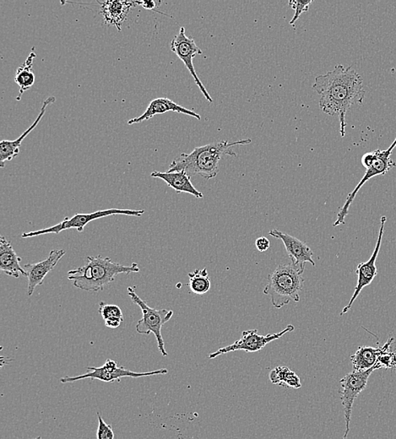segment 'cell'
Here are the masks:
<instances>
[{
  "instance_id": "d6986e66",
  "label": "cell",
  "mask_w": 396,
  "mask_h": 439,
  "mask_svg": "<svg viewBox=\"0 0 396 439\" xmlns=\"http://www.w3.org/2000/svg\"><path fill=\"white\" fill-rule=\"evenodd\" d=\"M101 5V13L107 24L115 26L119 31L127 18L128 12L132 8L139 6V2L135 1H105L100 3Z\"/></svg>"
},
{
  "instance_id": "484cf974",
  "label": "cell",
  "mask_w": 396,
  "mask_h": 439,
  "mask_svg": "<svg viewBox=\"0 0 396 439\" xmlns=\"http://www.w3.org/2000/svg\"><path fill=\"white\" fill-rule=\"evenodd\" d=\"M314 2V0H306V1H297V0H290L289 5L291 9L295 10V14L290 22V25H294L297 22V20L299 19L300 16L304 12L308 11L310 10V6L311 4Z\"/></svg>"
},
{
  "instance_id": "4fadbf2b",
  "label": "cell",
  "mask_w": 396,
  "mask_h": 439,
  "mask_svg": "<svg viewBox=\"0 0 396 439\" xmlns=\"http://www.w3.org/2000/svg\"><path fill=\"white\" fill-rule=\"evenodd\" d=\"M269 235L282 240L284 244L287 254L291 259V263L303 274L305 270L307 263H311L312 266H315V262L312 259L314 252L311 250L305 242L298 240L297 237L289 235L274 229L269 232Z\"/></svg>"
},
{
  "instance_id": "6da1fadb",
  "label": "cell",
  "mask_w": 396,
  "mask_h": 439,
  "mask_svg": "<svg viewBox=\"0 0 396 439\" xmlns=\"http://www.w3.org/2000/svg\"><path fill=\"white\" fill-rule=\"evenodd\" d=\"M312 88L320 96L321 110L339 119L341 136L344 137L348 112L365 98L366 91L361 75L352 66L336 65L326 74L318 75Z\"/></svg>"
},
{
  "instance_id": "83f0119b",
  "label": "cell",
  "mask_w": 396,
  "mask_h": 439,
  "mask_svg": "<svg viewBox=\"0 0 396 439\" xmlns=\"http://www.w3.org/2000/svg\"><path fill=\"white\" fill-rule=\"evenodd\" d=\"M256 249L260 252H265L266 250L270 249V242L268 237H260L257 238L256 241Z\"/></svg>"
},
{
  "instance_id": "f546056e",
  "label": "cell",
  "mask_w": 396,
  "mask_h": 439,
  "mask_svg": "<svg viewBox=\"0 0 396 439\" xmlns=\"http://www.w3.org/2000/svg\"><path fill=\"white\" fill-rule=\"evenodd\" d=\"M34 439H41V437H37V438H36Z\"/></svg>"
},
{
  "instance_id": "ac0fdd59",
  "label": "cell",
  "mask_w": 396,
  "mask_h": 439,
  "mask_svg": "<svg viewBox=\"0 0 396 439\" xmlns=\"http://www.w3.org/2000/svg\"><path fill=\"white\" fill-rule=\"evenodd\" d=\"M152 177L161 179L169 187L176 191L178 194L187 193L194 196L197 199L204 197L202 192L196 190L193 183H191L190 177L187 175L185 171H174V173L153 171Z\"/></svg>"
},
{
  "instance_id": "7a4b0ae2",
  "label": "cell",
  "mask_w": 396,
  "mask_h": 439,
  "mask_svg": "<svg viewBox=\"0 0 396 439\" xmlns=\"http://www.w3.org/2000/svg\"><path fill=\"white\" fill-rule=\"evenodd\" d=\"M251 142V139H245L232 142H213L199 146L189 154L179 155L171 163L168 171L174 173L183 171L190 178L199 175L206 179L214 178L219 173V162L225 156L237 157V154L233 148L237 145H249Z\"/></svg>"
},
{
  "instance_id": "5bb4252c",
  "label": "cell",
  "mask_w": 396,
  "mask_h": 439,
  "mask_svg": "<svg viewBox=\"0 0 396 439\" xmlns=\"http://www.w3.org/2000/svg\"><path fill=\"white\" fill-rule=\"evenodd\" d=\"M65 254L66 251L64 249H54L49 253L48 258L44 261L36 263H27L24 266L23 268L27 273L26 277L28 279L27 295L29 296L34 294L37 287L43 285L46 277L50 271L54 269Z\"/></svg>"
},
{
  "instance_id": "3957f363",
  "label": "cell",
  "mask_w": 396,
  "mask_h": 439,
  "mask_svg": "<svg viewBox=\"0 0 396 439\" xmlns=\"http://www.w3.org/2000/svg\"><path fill=\"white\" fill-rule=\"evenodd\" d=\"M140 271L138 263L124 266L112 261L110 258H103L101 255L87 257L85 266L69 271L68 279L78 289L98 292L114 281L120 274L137 273Z\"/></svg>"
},
{
  "instance_id": "cb8c5ba5",
  "label": "cell",
  "mask_w": 396,
  "mask_h": 439,
  "mask_svg": "<svg viewBox=\"0 0 396 439\" xmlns=\"http://www.w3.org/2000/svg\"><path fill=\"white\" fill-rule=\"evenodd\" d=\"M395 339L391 337L383 345V350L379 355L376 367L378 369H396V350H391Z\"/></svg>"
},
{
  "instance_id": "ba28073f",
  "label": "cell",
  "mask_w": 396,
  "mask_h": 439,
  "mask_svg": "<svg viewBox=\"0 0 396 439\" xmlns=\"http://www.w3.org/2000/svg\"><path fill=\"white\" fill-rule=\"evenodd\" d=\"M396 148V138L391 144L389 148L386 150H376V158L374 162V164L366 169V173L361 179V181L358 183L355 189L353 190L352 193L348 195L347 200L344 206L340 209L338 214H337V219L335 223L333 224V227H337V225H343L345 223V217L348 215L349 208L351 207L354 199L361 190V188L365 185L367 182L370 181L371 178L376 177L379 175H385L388 171L391 169L396 166V163L391 160V155L393 152L394 149Z\"/></svg>"
},
{
  "instance_id": "d4e9b609",
  "label": "cell",
  "mask_w": 396,
  "mask_h": 439,
  "mask_svg": "<svg viewBox=\"0 0 396 439\" xmlns=\"http://www.w3.org/2000/svg\"><path fill=\"white\" fill-rule=\"evenodd\" d=\"M98 312L104 321L112 320H124L122 310L115 304H107L104 302L100 303Z\"/></svg>"
},
{
  "instance_id": "f1b7e54d",
  "label": "cell",
  "mask_w": 396,
  "mask_h": 439,
  "mask_svg": "<svg viewBox=\"0 0 396 439\" xmlns=\"http://www.w3.org/2000/svg\"><path fill=\"white\" fill-rule=\"evenodd\" d=\"M139 6H143L145 10L152 11L155 10L157 6L156 2L154 1H143L139 2Z\"/></svg>"
},
{
  "instance_id": "4316f807",
  "label": "cell",
  "mask_w": 396,
  "mask_h": 439,
  "mask_svg": "<svg viewBox=\"0 0 396 439\" xmlns=\"http://www.w3.org/2000/svg\"><path fill=\"white\" fill-rule=\"evenodd\" d=\"M98 428L97 433L98 439H114V433L112 426L103 421L101 414L98 413Z\"/></svg>"
},
{
  "instance_id": "ffe728a7",
  "label": "cell",
  "mask_w": 396,
  "mask_h": 439,
  "mask_svg": "<svg viewBox=\"0 0 396 439\" xmlns=\"http://www.w3.org/2000/svg\"><path fill=\"white\" fill-rule=\"evenodd\" d=\"M383 350V345L378 347L360 346L351 356L353 370L361 372L376 367L379 355Z\"/></svg>"
},
{
  "instance_id": "2e32d148",
  "label": "cell",
  "mask_w": 396,
  "mask_h": 439,
  "mask_svg": "<svg viewBox=\"0 0 396 439\" xmlns=\"http://www.w3.org/2000/svg\"><path fill=\"white\" fill-rule=\"evenodd\" d=\"M168 112H178V114L189 115L194 117V118L198 120H202V116L197 114V112L178 105V104L174 103L173 100L161 98L152 100L144 114L138 117V118L128 120V124L131 125L143 123L145 121L151 119L154 116L164 114Z\"/></svg>"
},
{
  "instance_id": "52a82bcc",
  "label": "cell",
  "mask_w": 396,
  "mask_h": 439,
  "mask_svg": "<svg viewBox=\"0 0 396 439\" xmlns=\"http://www.w3.org/2000/svg\"><path fill=\"white\" fill-rule=\"evenodd\" d=\"M377 369V367H374L372 369L366 371L357 372L353 370L341 379L339 394L341 395V400L344 409L345 421V431L343 439H348V437L354 401L365 390L371 374Z\"/></svg>"
},
{
  "instance_id": "7402d4cb",
  "label": "cell",
  "mask_w": 396,
  "mask_h": 439,
  "mask_svg": "<svg viewBox=\"0 0 396 439\" xmlns=\"http://www.w3.org/2000/svg\"><path fill=\"white\" fill-rule=\"evenodd\" d=\"M269 378L270 382L279 386H286L293 388L302 387L298 376L285 366L275 367L273 370L270 371Z\"/></svg>"
},
{
  "instance_id": "7c38bea8",
  "label": "cell",
  "mask_w": 396,
  "mask_h": 439,
  "mask_svg": "<svg viewBox=\"0 0 396 439\" xmlns=\"http://www.w3.org/2000/svg\"><path fill=\"white\" fill-rule=\"evenodd\" d=\"M386 216H381V228H379L378 237L376 246L374 250L372 256L368 261L360 263L357 266L356 274L357 275V284L355 287V291L350 300L349 303L343 308L340 315H343L347 313L350 309L352 308L354 302H355L357 296L360 295L361 291L364 288L370 285L373 282L375 277H377L378 270L376 267V261L378 256L379 251H381L383 232H385V225L386 223Z\"/></svg>"
},
{
  "instance_id": "9a60e30c",
  "label": "cell",
  "mask_w": 396,
  "mask_h": 439,
  "mask_svg": "<svg viewBox=\"0 0 396 439\" xmlns=\"http://www.w3.org/2000/svg\"><path fill=\"white\" fill-rule=\"evenodd\" d=\"M56 98L54 97H49L44 100L43 107H41L39 115L37 116V119L34 121L30 127H29L26 131H25L18 139L15 140H2L0 142V166L1 169L5 167L6 162L13 160L14 158L18 156L20 154V146H22V142L29 133H30L33 129H36L37 125L41 122V119L44 118L46 110L50 104L55 103Z\"/></svg>"
},
{
  "instance_id": "8992f818",
  "label": "cell",
  "mask_w": 396,
  "mask_h": 439,
  "mask_svg": "<svg viewBox=\"0 0 396 439\" xmlns=\"http://www.w3.org/2000/svg\"><path fill=\"white\" fill-rule=\"evenodd\" d=\"M144 214V210H121V209H107V210L86 213V214H77L73 216L72 218L66 217L61 223L54 225L53 227L37 230V231L30 232H24L22 237L29 238L46 235V234H58L69 229H77L79 232H82L87 224L93 221L104 218V217L117 215L140 217Z\"/></svg>"
},
{
  "instance_id": "277c9868",
  "label": "cell",
  "mask_w": 396,
  "mask_h": 439,
  "mask_svg": "<svg viewBox=\"0 0 396 439\" xmlns=\"http://www.w3.org/2000/svg\"><path fill=\"white\" fill-rule=\"evenodd\" d=\"M293 263H283L270 273L264 294L270 296L273 306L282 308L293 301H300V292L303 290L304 279Z\"/></svg>"
},
{
  "instance_id": "8fae6325",
  "label": "cell",
  "mask_w": 396,
  "mask_h": 439,
  "mask_svg": "<svg viewBox=\"0 0 396 439\" xmlns=\"http://www.w3.org/2000/svg\"><path fill=\"white\" fill-rule=\"evenodd\" d=\"M295 329L293 325H289L286 329L277 334H269L268 336H261L258 334L257 329L246 330L242 334V337L239 341H235L232 345L223 347L215 353L209 355L210 359H215L220 355L232 353L236 350H244L246 353H258L264 349L266 345L274 341L279 340L285 334L293 332Z\"/></svg>"
},
{
  "instance_id": "44dd1931",
  "label": "cell",
  "mask_w": 396,
  "mask_h": 439,
  "mask_svg": "<svg viewBox=\"0 0 396 439\" xmlns=\"http://www.w3.org/2000/svg\"><path fill=\"white\" fill-rule=\"evenodd\" d=\"M36 57L37 54L33 48L24 64L16 70L15 81L20 87L19 93L16 98L18 101H20L22 95L34 85L36 78L34 73L32 72V66Z\"/></svg>"
},
{
  "instance_id": "9c48e42d",
  "label": "cell",
  "mask_w": 396,
  "mask_h": 439,
  "mask_svg": "<svg viewBox=\"0 0 396 439\" xmlns=\"http://www.w3.org/2000/svg\"><path fill=\"white\" fill-rule=\"evenodd\" d=\"M86 374L77 376V377H64L60 379L61 383L68 384L79 381L82 379H98L100 381L111 383L122 378L139 379L168 374V369H161L145 373H136L131 370L125 369L124 367H118L117 362L107 359L103 366L100 367H88Z\"/></svg>"
},
{
  "instance_id": "603a6c76",
  "label": "cell",
  "mask_w": 396,
  "mask_h": 439,
  "mask_svg": "<svg viewBox=\"0 0 396 439\" xmlns=\"http://www.w3.org/2000/svg\"><path fill=\"white\" fill-rule=\"evenodd\" d=\"M190 282L186 286L190 287L191 292L196 295H204L210 291L211 283L207 269L195 270L194 273L187 274Z\"/></svg>"
},
{
  "instance_id": "e0dca14e",
  "label": "cell",
  "mask_w": 396,
  "mask_h": 439,
  "mask_svg": "<svg viewBox=\"0 0 396 439\" xmlns=\"http://www.w3.org/2000/svg\"><path fill=\"white\" fill-rule=\"evenodd\" d=\"M22 261L11 242L4 236L0 237V270L2 273L15 278H19L20 275L27 277L26 270L20 266Z\"/></svg>"
},
{
  "instance_id": "5b68a950",
  "label": "cell",
  "mask_w": 396,
  "mask_h": 439,
  "mask_svg": "<svg viewBox=\"0 0 396 439\" xmlns=\"http://www.w3.org/2000/svg\"><path fill=\"white\" fill-rule=\"evenodd\" d=\"M136 287H128V295L131 299L132 302L140 308L143 311V317L138 321L136 326L137 333L141 334H153L157 339L158 349L164 357H168L169 354L165 349V343L162 338L161 329L166 323L172 319L173 310L168 309H160L157 310L149 306L147 302L141 299L136 294Z\"/></svg>"
},
{
  "instance_id": "30bf717a",
  "label": "cell",
  "mask_w": 396,
  "mask_h": 439,
  "mask_svg": "<svg viewBox=\"0 0 396 439\" xmlns=\"http://www.w3.org/2000/svg\"><path fill=\"white\" fill-rule=\"evenodd\" d=\"M171 50L185 65L186 68L190 71L192 77L194 78L196 85L201 90L204 97L208 102L213 103V99H212L211 96L208 93L201 79L199 78L197 73H196L193 64L194 58L196 55H202L203 53L202 50L198 47L192 37H187L185 27H181L178 34L175 36L174 39L171 41Z\"/></svg>"
}]
</instances>
